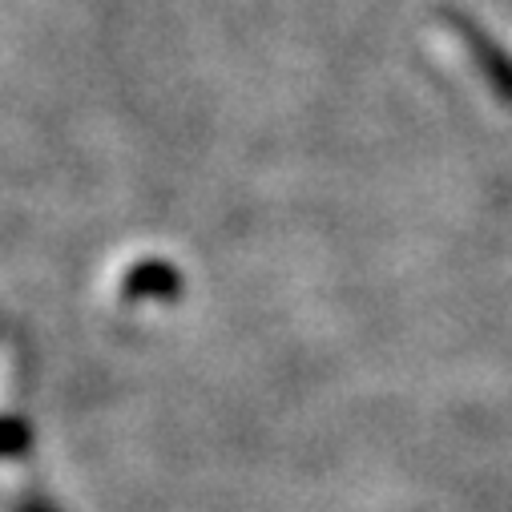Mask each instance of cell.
<instances>
[{"instance_id":"1","label":"cell","mask_w":512,"mask_h":512,"mask_svg":"<svg viewBox=\"0 0 512 512\" xmlns=\"http://www.w3.org/2000/svg\"><path fill=\"white\" fill-rule=\"evenodd\" d=\"M468 37H472V45H476V53H480V65H484L488 77L496 81V89H500L504 97H512V61H508L500 49H492V41H484L476 29H468Z\"/></svg>"}]
</instances>
